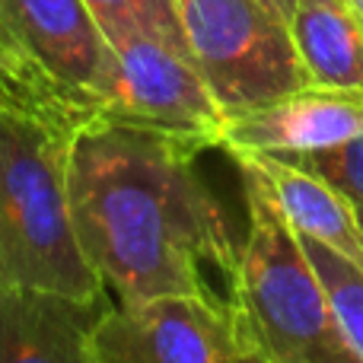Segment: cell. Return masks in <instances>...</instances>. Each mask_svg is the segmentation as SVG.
Instances as JSON below:
<instances>
[{"mask_svg":"<svg viewBox=\"0 0 363 363\" xmlns=\"http://www.w3.org/2000/svg\"><path fill=\"white\" fill-rule=\"evenodd\" d=\"M198 147L108 115L80 121L70 144V201L80 245L108 296L217 294L233 287L239 242L198 176Z\"/></svg>","mask_w":363,"mask_h":363,"instance_id":"1","label":"cell"},{"mask_svg":"<svg viewBox=\"0 0 363 363\" xmlns=\"http://www.w3.org/2000/svg\"><path fill=\"white\" fill-rule=\"evenodd\" d=\"M80 121L0 96V284L106 296L77 236L70 144Z\"/></svg>","mask_w":363,"mask_h":363,"instance_id":"2","label":"cell"},{"mask_svg":"<svg viewBox=\"0 0 363 363\" xmlns=\"http://www.w3.org/2000/svg\"><path fill=\"white\" fill-rule=\"evenodd\" d=\"M245 194V236L230 303L242 347L271 363H363L303 239L274 207L249 163L233 160Z\"/></svg>","mask_w":363,"mask_h":363,"instance_id":"3","label":"cell"},{"mask_svg":"<svg viewBox=\"0 0 363 363\" xmlns=\"http://www.w3.org/2000/svg\"><path fill=\"white\" fill-rule=\"evenodd\" d=\"M179 16L226 118L313 86L287 19L262 0H179Z\"/></svg>","mask_w":363,"mask_h":363,"instance_id":"4","label":"cell"},{"mask_svg":"<svg viewBox=\"0 0 363 363\" xmlns=\"http://www.w3.org/2000/svg\"><path fill=\"white\" fill-rule=\"evenodd\" d=\"M0 32L42 99L80 121L102 115L112 45L83 0H0Z\"/></svg>","mask_w":363,"mask_h":363,"instance_id":"5","label":"cell"},{"mask_svg":"<svg viewBox=\"0 0 363 363\" xmlns=\"http://www.w3.org/2000/svg\"><path fill=\"white\" fill-rule=\"evenodd\" d=\"M112 45V83L102 115L220 150L226 115L201 77L191 51L153 35H121Z\"/></svg>","mask_w":363,"mask_h":363,"instance_id":"6","label":"cell"},{"mask_svg":"<svg viewBox=\"0 0 363 363\" xmlns=\"http://www.w3.org/2000/svg\"><path fill=\"white\" fill-rule=\"evenodd\" d=\"M239 351L233 303L217 296L112 300L93 332L96 363H233Z\"/></svg>","mask_w":363,"mask_h":363,"instance_id":"7","label":"cell"},{"mask_svg":"<svg viewBox=\"0 0 363 363\" xmlns=\"http://www.w3.org/2000/svg\"><path fill=\"white\" fill-rule=\"evenodd\" d=\"M363 134V93L306 86L268 106L226 118L220 150L300 157L338 147Z\"/></svg>","mask_w":363,"mask_h":363,"instance_id":"8","label":"cell"},{"mask_svg":"<svg viewBox=\"0 0 363 363\" xmlns=\"http://www.w3.org/2000/svg\"><path fill=\"white\" fill-rule=\"evenodd\" d=\"M112 296L55 294L0 284V363H96V322Z\"/></svg>","mask_w":363,"mask_h":363,"instance_id":"9","label":"cell"},{"mask_svg":"<svg viewBox=\"0 0 363 363\" xmlns=\"http://www.w3.org/2000/svg\"><path fill=\"white\" fill-rule=\"evenodd\" d=\"M233 160H242L255 169L274 207L296 236L328 245L332 252L363 268V226L357 207L332 182L268 153H233Z\"/></svg>","mask_w":363,"mask_h":363,"instance_id":"10","label":"cell"},{"mask_svg":"<svg viewBox=\"0 0 363 363\" xmlns=\"http://www.w3.org/2000/svg\"><path fill=\"white\" fill-rule=\"evenodd\" d=\"M287 26L313 86L363 93V23L347 0H294Z\"/></svg>","mask_w":363,"mask_h":363,"instance_id":"11","label":"cell"},{"mask_svg":"<svg viewBox=\"0 0 363 363\" xmlns=\"http://www.w3.org/2000/svg\"><path fill=\"white\" fill-rule=\"evenodd\" d=\"M108 42L121 35H153L188 48L179 0H83Z\"/></svg>","mask_w":363,"mask_h":363,"instance_id":"12","label":"cell"},{"mask_svg":"<svg viewBox=\"0 0 363 363\" xmlns=\"http://www.w3.org/2000/svg\"><path fill=\"white\" fill-rule=\"evenodd\" d=\"M303 249H306L313 268L319 271L322 284L335 303V313H338L357 357L363 360V268L332 252L328 245L313 242V239H303Z\"/></svg>","mask_w":363,"mask_h":363,"instance_id":"13","label":"cell"},{"mask_svg":"<svg viewBox=\"0 0 363 363\" xmlns=\"http://www.w3.org/2000/svg\"><path fill=\"white\" fill-rule=\"evenodd\" d=\"M281 160L296 163L303 169L322 176L325 182H332L345 198H351L357 207H363V134H357L354 140H345L338 147H328V150L281 157Z\"/></svg>","mask_w":363,"mask_h":363,"instance_id":"14","label":"cell"},{"mask_svg":"<svg viewBox=\"0 0 363 363\" xmlns=\"http://www.w3.org/2000/svg\"><path fill=\"white\" fill-rule=\"evenodd\" d=\"M0 96H13V99H26V102H35V106L55 108L48 99H42V96L32 89L29 77H26L23 64L16 61V55L10 51L4 32H0ZM57 112H61V108H57ZM64 115H67V112H64ZM70 118H74V115H70ZM77 121H80V118H77Z\"/></svg>","mask_w":363,"mask_h":363,"instance_id":"15","label":"cell"},{"mask_svg":"<svg viewBox=\"0 0 363 363\" xmlns=\"http://www.w3.org/2000/svg\"><path fill=\"white\" fill-rule=\"evenodd\" d=\"M233 363H271V360L262 357L258 351H252V347H242V351L236 354V360H233Z\"/></svg>","mask_w":363,"mask_h":363,"instance_id":"16","label":"cell"},{"mask_svg":"<svg viewBox=\"0 0 363 363\" xmlns=\"http://www.w3.org/2000/svg\"><path fill=\"white\" fill-rule=\"evenodd\" d=\"M262 4H268L271 10H274L277 16H284V19H287L290 10H294V0H262Z\"/></svg>","mask_w":363,"mask_h":363,"instance_id":"17","label":"cell"},{"mask_svg":"<svg viewBox=\"0 0 363 363\" xmlns=\"http://www.w3.org/2000/svg\"><path fill=\"white\" fill-rule=\"evenodd\" d=\"M347 6H351L354 13L360 16V23H363V0H347Z\"/></svg>","mask_w":363,"mask_h":363,"instance_id":"18","label":"cell"},{"mask_svg":"<svg viewBox=\"0 0 363 363\" xmlns=\"http://www.w3.org/2000/svg\"><path fill=\"white\" fill-rule=\"evenodd\" d=\"M354 207H357V204H354ZM357 217H360V226H363V207H357Z\"/></svg>","mask_w":363,"mask_h":363,"instance_id":"19","label":"cell"}]
</instances>
